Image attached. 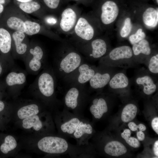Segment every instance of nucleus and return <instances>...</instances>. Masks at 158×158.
<instances>
[{
    "label": "nucleus",
    "instance_id": "f257e3e1",
    "mask_svg": "<svg viewBox=\"0 0 158 158\" xmlns=\"http://www.w3.org/2000/svg\"><path fill=\"white\" fill-rule=\"evenodd\" d=\"M55 120L61 135L75 139L79 146L90 145L89 139L94 133L92 123L84 116L77 115L64 109L56 111Z\"/></svg>",
    "mask_w": 158,
    "mask_h": 158
},
{
    "label": "nucleus",
    "instance_id": "f03ea898",
    "mask_svg": "<svg viewBox=\"0 0 158 158\" xmlns=\"http://www.w3.org/2000/svg\"><path fill=\"white\" fill-rule=\"evenodd\" d=\"M61 43L54 56L52 67L57 79L62 80L86 61L68 40Z\"/></svg>",
    "mask_w": 158,
    "mask_h": 158
},
{
    "label": "nucleus",
    "instance_id": "7ed1b4c3",
    "mask_svg": "<svg viewBox=\"0 0 158 158\" xmlns=\"http://www.w3.org/2000/svg\"><path fill=\"white\" fill-rule=\"evenodd\" d=\"M37 146L40 151L46 153L59 155L67 154L71 157L75 158L89 157L92 150L90 145H73L61 135L44 136L39 141Z\"/></svg>",
    "mask_w": 158,
    "mask_h": 158
},
{
    "label": "nucleus",
    "instance_id": "20e7f679",
    "mask_svg": "<svg viewBox=\"0 0 158 158\" xmlns=\"http://www.w3.org/2000/svg\"><path fill=\"white\" fill-rule=\"evenodd\" d=\"M57 85V79L52 66L47 64L30 87L37 90L46 105L57 110L58 107L62 104L56 97Z\"/></svg>",
    "mask_w": 158,
    "mask_h": 158
},
{
    "label": "nucleus",
    "instance_id": "39448f33",
    "mask_svg": "<svg viewBox=\"0 0 158 158\" xmlns=\"http://www.w3.org/2000/svg\"><path fill=\"white\" fill-rule=\"evenodd\" d=\"M127 8L121 0H104L92 12L99 20L103 32L108 34Z\"/></svg>",
    "mask_w": 158,
    "mask_h": 158
},
{
    "label": "nucleus",
    "instance_id": "423d86ee",
    "mask_svg": "<svg viewBox=\"0 0 158 158\" xmlns=\"http://www.w3.org/2000/svg\"><path fill=\"white\" fill-rule=\"evenodd\" d=\"M103 32L99 20L91 11L81 14L68 40L70 42H86Z\"/></svg>",
    "mask_w": 158,
    "mask_h": 158
},
{
    "label": "nucleus",
    "instance_id": "0eeeda50",
    "mask_svg": "<svg viewBox=\"0 0 158 158\" xmlns=\"http://www.w3.org/2000/svg\"><path fill=\"white\" fill-rule=\"evenodd\" d=\"M62 102L63 109L74 114L84 116L91 96L86 85L72 84L66 85Z\"/></svg>",
    "mask_w": 158,
    "mask_h": 158
},
{
    "label": "nucleus",
    "instance_id": "6e6552de",
    "mask_svg": "<svg viewBox=\"0 0 158 158\" xmlns=\"http://www.w3.org/2000/svg\"><path fill=\"white\" fill-rule=\"evenodd\" d=\"M70 42L85 61L91 62L99 60L112 49L108 34L106 33L86 42Z\"/></svg>",
    "mask_w": 158,
    "mask_h": 158
},
{
    "label": "nucleus",
    "instance_id": "1a4fd4ad",
    "mask_svg": "<svg viewBox=\"0 0 158 158\" xmlns=\"http://www.w3.org/2000/svg\"><path fill=\"white\" fill-rule=\"evenodd\" d=\"M138 64L134 58L131 47L127 45L112 48L99 61V64L115 68H127L133 67Z\"/></svg>",
    "mask_w": 158,
    "mask_h": 158
},
{
    "label": "nucleus",
    "instance_id": "9d476101",
    "mask_svg": "<svg viewBox=\"0 0 158 158\" xmlns=\"http://www.w3.org/2000/svg\"><path fill=\"white\" fill-rule=\"evenodd\" d=\"M136 6L130 8L135 23L149 30L156 28L158 23V7L147 4Z\"/></svg>",
    "mask_w": 158,
    "mask_h": 158
},
{
    "label": "nucleus",
    "instance_id": "9b49d317",
    "mask_svg": "<svg viewBox=\"0 0 158 158\" xmlns=\"http://www.w3.org/2000/svg\"><path fill=\"white\" fill-rule=\"evenodd\" d=\"M46 51L40 44L30 42V46L24 58L27 72L30 74H37L47 64Z\"/></svg>",
    "mask_w": 158,
    "mask_h": 158
},
{
    "label": "nucleus",
    "instance_id": "f8f14e48",
    "mask_svg": "<svg viewBox=\"0 0 158 158\" xmlns=\"http://www.w3.org/2000/svg\"><path fill=\"white\" fill-rule=\"evenodd\" d=\"M116 72L115 68L99 64L94 75L89 82V92L95 91L101 92Z\"/></svg>",
    "mask_w": 158,
    "mask_h": 158
},
{
    "label": "nucleus",
    "instance_id": "ddd939ff",
    "mask_svg": "<svg viewBox=\"0 0 158 158\" xmlns=\"http://www.w3.org/2000/svg\"><path fill=\"white\" fill-rule=\"evenodd\" d=\"M97 69L95 65L85 61L72 73L62 80L66 85L72 84L86 85L94 75Z\"/></svg>",
    "mask_w": 158,
    "mask_h": 158
},
{
    "label": "nucleus",
    "instance_id": "4468645a",
    "mask_svg": "<svg viewBox=\"0 0 158 158\" xmlns=\"http://www.w3.org/2000/svg\"><path fill=\"white\" fill-rule=\"evenodd\" d=\"M59 22L57 28L60 33L71 34L79 18L82 14L77 8L68 7L59 13Z\"/></svg>",
    "mask_w": 158,
    "mask_h": 158
},
{
    "label": "nucleus",
    "instance_id": "2eb2a0df",
    "mask_svg": "<svg viewBox=\"0 0 158 158\" xmlns=\"http://www.w3.org/2000/svg\"><path fill=\"white\" fill-rule=\"evenodd\" d=\"M153 76L147 69H139L133 79L134 86L141 89L145 95H152L155 92L158 87L157 82Z\"/></svg>",
    "mask_w": 158,
    "mask_h": 158
},
{
    "label": "nucleus",
    "instance_id": "dca6fc26",
    "mask_svg": "<svg viewBox=\"0 0 158 158\" xmlns=\"http://www.w3.org/2000/svg\"><path fill=\"white\" fill-rule=\"evenodd\" d=\"M12 54L13 59L23 60L29 49L30 42L28 35L24 32L12 31Z\"/></svg>",
    "mask_w": 158,
    "mask_h": 158
},
{
    "label": "nucleus",
    "instance_id": "f3484780",
    "mask_svg": "<svg viewBox=\"0 0 158 158\" xmlns=\"http://www.w3.org/2000/svg\"><path fill=\"white\" fill-rule=\"evenodd\" d=\"M135 24L133 13L130 8L127 7L115 25L119 40L128 39L133 31Z\"/></svg>",
    "mask_w": 158,
    "mask_h": 158
},
{
    "label": "nucleus",
    "instance_id": "a211bd4d",
    "mask_svg": "<svg viewBox=\"0 0 158 158\" xmlns=\"http://www.w3.org/2000/svg\"><path fill=\"white\" fill-rule=\"evenodd\" d=\"M24 29V33L28 36L41 34L61 42L66 40L51 30L43 23H41L28 19L25 22Z\"/></svg>",
    "mask_w": 158,
    "mask_h": 158
},
{
    "label": "nucleus",
    "instance_id": "6ab92c4d",
    "mask_svg": "<svg viewBox=\"0 0 158 158\" xmlns=\"http://www.w3.org/2000/svg\"><path fill=\"white\" fill-rule=\"evenodd\" d=\"M134 58L138 63L146 64L155 50L147 38L132 45Z\"/></svg>",
    "mask_w": 158,
    "mask_h": 158
},
{
    "label": "nucleus",
    "instance_id": "aec40b11",
    "mask_svg": "<svg viewBox=\"0 0 158 158\" xmlns=\"http://www.w3.org/2000/svg\"><path fill=\"white\" fill-rule=\"evenodd\" d=\"M91 97L89 103V110L96 119H100L108 111V105L106 98L103 93Z\"/></svg>",
    "mask_w": 158,
    "mask_h": 158
},
{
    "label": "nucleus",
    "instance_id": "412c9836",
    "mask_svg": "<svg viewBox=\"0 0 158 158\" xmlns=\"http://www.w3.org/2000/svg\"><path fill=\"white\" fill-rule=\"evenodd\" d=\"M28 19L25 13L20 9V11H13L10 13L6 23L7 27L12 31L24 32V23Z\"/></svg>",
    "mask_w": 158,
    "mask_h": 158
},
{
    "label": "nucleus",
    "instance_id": "4be33fe9",
    "mask_svg": "<svg viewBox=\"0 0 158 158\" xmlns=\"http://www.w3.org/2000/svg\"><path fill=\"white\" fill-rule=\"evenodd\" d=\"M7 75L5 79L6 84L8 87L13 89L23 87L26 82L27 74L24 71L14 69Z\"/></svg>",
    "mask_w": 158,
    "mask_h": 158
},
{
    "label": "nucleus",
    "instance_id": "5701e85b",
    "mask_svg": "<svg viewBox=\"0 0 158 158\" xmlns=\"http://www.w3.org/2000/svg\"><path fill=\"white\" fill-rule=\"evenodd\" d=\"M107 86L114 90H129L131 86V82L124 71H117L111 78Z\"/></svg>",
    "mask_w": 158,
    "mask_h": 158
},
{
    "label": "nucleus",
    "instance_id": "b1692460",
    "mask_svg": "<svg viewBox=\"0 0 158 158\" xmlns=\"http://www.w3.org/2000/svg\"><path fill=\"white\" fill-rule=\"evenodd\" d=\"M19 7L25 13L35 16L41 20L47 14L45 9L42 8L38 2L34 0L27 2L20 3Z\"/></svg>",
    "mask_w": 158,
    "mask_h": 158
},
{
    "label": "nucleus",
    "instance_id": "393cba45",
    "mask_svg": "<svg viewBox=\"0 0 158 158\" xmlns=\"http://www.w3.org/2000/svg\"><path fill=\"white\" fill-rule=\"evenodd\" d=\"M12 37L11 32L7 29L0 28V51L8 55L13 60L12 54Z\"/></svg>",
    "mask_w": 158,
    "mask_h": 158
},
{
    "label": "nucleus",
    "instance_id": "a878e982",
    "mask_svg": "<svg viewBox=\"0 0 158 158\" xmlns=\"http://www.w3.org/2000/svg\"><path fill=\"white\" fill-rule=\"evenodd\" d=\"M103 150L106 154L114 157L124 154L127 152L125 146L117 141H112L107 142L104 145Z\"/></svg>",
    "mask_w": 158,
    "mask_h": 158
},
{
    "label": "nucleus",
    "instance_id": "bb28decb",
    "mask_svg": "<svg viewBox=\"0 0 158 158\" xmlns=\"http://www.w3.org/2000/svg\"><path fill=\"white\" fill-rule=\"evenodd\" d=\"M39 112V107L35 104H32L24 106L18 111L17 115L21 119L37 115Z\"/></svg>",
    "mask_w": 158,
    "mask_h": 158
},
{
    "label": "nucleus",
    "instance_id": "cd10ccee",
    "mask_svg": "<svg viewBox=\"0 0 158 158\" xmlns=\"http://www.w3.org/2000/svg\"><path fill=\"white\" fill-rule=\"evenodd\" d=\"M138 111L136 106L132 103L126 105L122 111L121 118L122 121L128 123L131 121L135 117Z\"/></svg>",
    "mask_w": 158,
    "mask_h": 158
},
{
    "label": "nucleus",
    "instance_id": "c85d7f7f",
    "mask_svg": "<svg viewBox=\"0 0 158 158\" xmlns=\"http://www.w3.org/2000/svg\"><path fill=\"white\" fill-rule=\"evenodd\" d=\"M22 122L23 127L26 129L33 128L35 130L37 131L41 130L43 127L44 124L37 115L23 119Z\"/></svg>",
    "mask_w": 158,
    "mask_h": 158
},
{
    "label": "nucleus",
    "instance_id": "c756f323",
    "mask_svg": "<svg viewBox=\"0 0 158 158\" xmlns=\"http://www.w3.org/2000/svg\"><path fill=\"white\" fill-rule=\"evenodd\" d=\"M144 28L141 26L135 23L133 31L128 38L132 45L147 38Z\"/></svg>",
    "mask_w": 158,
    "mask_h": 158
},
{
    "label": "nucleus",
    "instance_id": "7c9ffc66",
    "mask_svg": "<svg viewBox=\"0 0 158 158\" xmlns=\"http://www.w3.org/2000/svg\"><path fill=\"white\" fill-rule=\"evenodd\" d=\"M147 66L148 72L153 76H157L158 74V54L154 50L145 64Z\"/></svg>",
    "mask_w": 158,
    "mask_h": 158
},
{
    "label": "nucleus",
    "instance_id": "2f4dec72",
    "mask_svg": "<svg viewBox=\"0 0 158 158\" xmlns=\"http://www.w3.org/2000/svg\"><path fill=\"white\" fill-rule=\"evenodd\" d=\"M17 146V143L15 138L11 135H8L5 138L4 142L1 145L0 149L3 153L7 154L15 149Z\"/></svg>",
    "mask_w": 158,
    "mask_h": 158
},
{
    "label": "nucleus",
    "instance_id": "473e14b6",
    "mask_svg": "<svg viewBox=\"0 0 158 158\" xmlns=\"http://www.w3.org/2000/svg\"><path fill=\"white\" fill-rule=\"evenodd\" d=\"M131 134L130 130L126 129L121 133V135L130 146L135 148H138L140 145V142L137 139L134 137H130Z\"/></svg>",
    "mask_w": 158,
    "mask_h": 158
},
{
    "label": "nucleus",
    "instance_id": "72a5a7b5",
    "mask_svg": "<svg viewBox=\"0 0 158 158\" xmlns=\"http://www.w3.org/2000/svg\"><path fill=\"white\" fill-rule=\"evenodd\" d=\"M42 23L48 28L56 27L58 24L59 17L54 14H46L41 20Z\"/></svg>",
    "mask_w": 158,
    "mask_h": 158
},
{
    "label": "nucleus",
    "instance_id": "f704fd0d",
    "mask_svg": "<svg viewBox=\"0 0 158 158\" xmlns=\"http://www.w3.org/2000/svg\"><path fill=\"white\" fill-rule=\"evenodd\" d=\"M47 10L52 14L58 13L60 0H43Z\"/></svg>",
    "mask_w": 158,
    "mask_h": 158
},
{
    "label": "nucleus",
    "instance_id": "c9c22d12",
    "mask_svg": "<svg viewBox=\"0 0 158 158\" xmlns=\"http://www.w3.org/2000/svg\"><path fill=\"white\" fill-rule=\"evenodd\" d=\"M151 126L152 128L155 133L158 134V117L154 118L151 122Z\"/></svg>",
    "mask_w": 158,
    "mask_h": 158
},
{
    "label": "nucleus",
    "instance_id": "e433bc0d",
    "mask_svg": "<svg viewBox=\"0 0 158 158\" xmlns=\"http://www.w3.org/2000/svg\"><path fill=\"white\" fill-rule=\"evenodd\" d=\"M129 129L132 131H135L138 130V125H137L133 122H130L128 124Z\"/></svg>",
    "mask_w": 158,
    "mask_h": 158
},
{
    "label": "nucleus",
    "instance_id": "4c0bfd02",
    "mask_svg": "<svg viewBox=\"0 0 158 158\" xmlns=\"http://www.w3.org/2000/svg\"><path fill=\"white\" fill-rule=\"evenodd\" d=\"M138 139L140 141H143L145 137V135L142 131L140 130L138 131L136 134Z\"/></svg>",
    "mask_w": 158,
    "mask_h": 158
},
{
    "label": "nucleus",
    "instance_id": "58836bf2",
    "mask_svg": "<svg viewBox=\"0 0 158 158\" xmlns=\"http://www.w3.org/2000/svg\"><path fill=\"white\" fill-rule=\"evenodd\" d=\"M153 151L154 154L156 156H158V140H157L153 145Z\"/></svg>",
    "mask_w": 158,
    "mask_h": 158
},
{
    "label": "nucleus",
    "instance_id": "ea45409f",
    "mask_svg": "<svg viewBox=\"0 0 158 158\" xmlns=\"http://www.w3.org/2000/svg\"><path fill=\"white\" fill-rule=\"evenodd\" d=\"M138 129L142 131H145L146 129V126L142 123H140L138 125Z\"/></svg>",
    "mask_w": 158,
    "mask_h": 158
},
{
    "label": "nucleus",
    "instance_id": "a19ab883",
    "mask_svg": "<svg viewBox=\"0 0 158 158\" xmlns=\"http://www.w3.org/2000/svg\"><path fill=\"white\" fill-rule=\"evenodd\" d=\"M5 107L4 103L1 101L0 100V112L3 110Z\"/></svg>",
    "mask_w": 158,
    "mask_h": 158
},
{
    "label": "nucleus",
    "instance_id": "79ce46f5",
    "mask_svg": "<svg viewBox=\"0 0 158 158\" xmlns=\"http://www.w3.org/2000/svg\"><path fill=\"white\" fill-rule=\"evenodd\" d=\"M17 1L20 3H25L30 2L33 0H16Z\"/></svg>",
    "mask_w": 158,
    "mask_h": 158
},
{
    "label": "nucleus",
    "instance_id": "37998d69",
    "mask_svg": "<svg viewBox=\"0 0 158 158\" xmlns=\"http://www.w3.org/2000/svg\"><path fill=\"white\" fill-rule=\"evenodd\" d=\"M4 9L3 6L2 4H0V14L3 11Z\"/></svg>",
    "mask_w": 158,
    "mask_h": 158
},
{
    "label": "nucleus",
    "instance_id": "c03bdc74",
    "mask_svg": "<svg viewBox=\"0 0 158 158\" xmlns=\"http://www.w3.org/2000/svg\"><path fill=\"white\" fill-rule=\"evenodd\" d=\"M3 71V68L1 63H0V75L1 74Z\"/></svg>",
    "mask_w": 158,
    "mask_h": 158
},
{
    "label": "nucleus",
    "instance_id": "a18cd8bd",
    "mask_svg": "<svg viewBox=\"0 0 158 158\" xmlns=\"http://www.w3.org/2000/svg\"><path fill=\"white\" fill-rule=\"evenodd\" d=\"M5 2V0H0V4H4Z\"/></svg>",
    "mask_w": 158,
    "mask_h": 158
},
{
    "label": "nucleus",
    "instance_id": "49530a36",
    "mask_svg": "<svg viewBox=\"0 0 158 158\" xmlns=\"http://www.w3.org/2000/svg\"><path fill=\"white\" fill-rule=\"evenodd\" d=\"M75 0V1H80L81 0Z\"/></svg>",
    "mask_w": 158,
    "mask_h": 158
}]
</instances>
